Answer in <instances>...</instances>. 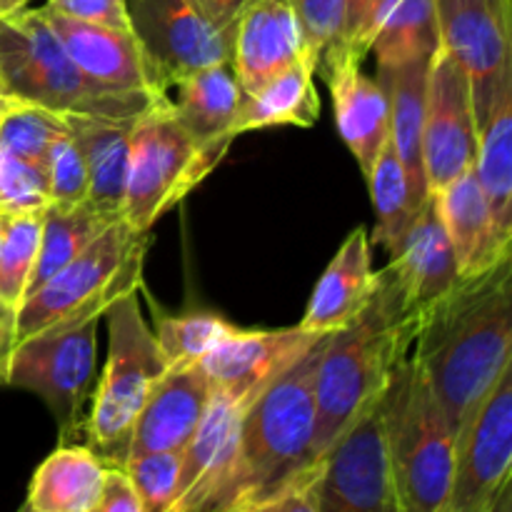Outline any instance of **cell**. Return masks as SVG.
Returning <instances> with one entry per match:
<instances>
[{
    "label": "cell",
    "mask_w": 512,
    "mask_h": 512,
    "mask_svg": "<svg viewBox=\"0 0 512 512\" xmlns=\"http://www.w3.org/2000/svg\"><path fill=\"white\" fill-rule=\"evenodd\" d=\"M290 5L298 15L305 43L318 65V60L338 45L340 30H343L345 0H290Z\"/></svg>",
    "instance_id": "39"
},
{
    "label": "cell",
    "mask_w": 512,
    "mask_h": 512,
    "mask_svg": "<svg viewBox=\"0 0 512 512\" xmlns=\"http://www.w3.org/2000/svg\"><path fill=\"white\" fill-rule=\"evenodd\" d=\"M88 512H145L123 468H105L103 488Z\"/></svg>",
    "instance_id": "42"
},
{
    "label": "cell",
    "mask_w": 512,
    "mask_h": 512,
    "mask_svg": "<svg viewBox=\"0 0 512 512\" xmlns=\"http://www.w3.org/2000/svg\"><path fill=\"white\" fill-rule=\"evenodd\" d=\"M390 268L398 275L408 305L418 313L443 298L460 280L453 245L440 220L435 195H428L420 205L398 253L390 258Z\"/></svg>",
    "instance_id": "22"
},
{
    "label": "cell",
    "mask_w": 512,
    "mask_h": 512,
    "mask_svg": "<svg viewBox=\"0 0 512 512\" xmlns=\"http://www.w3.org/2000/svg\"><path fill=\"white\" fill-rule=\"evenodd\" d=\"M43 13L63 43L68 58L93 83L113 90H145V93L160 95L153 73L143 58V50L130 30L80 23V20L63 18L48 10Z\"/></svg>",
    "instance_id": "18"
},
{
    "label": "cell",
    "mask_w": 512,
    "mask_h": 512,
    "mask_svg": "<svg viewBox=\"0 0 512 512\" xmlns=\"http://www.w3.org/2000/svg\"><path fill=\"white\" fill-rule=\"evenodd\" d=\"M320 465V463H318ZM318 465L308 475L298 478L270 498L258 503L240 505L228 512H318V493H315V480H318Z\"/></svg>",
    "instance_id": "41"
},
{
    "label": "cell",
    "mask_w": 512,
    "mask_h": 512,
    "mask_svg": "<svg viewBox=\"0 0 512 512\" xmlns=\"http://www.w3.org/2000/svg\"><path fill=\"white\" fill-rule=\"evenodd\" d=\"M315 493L318 512H403L378 403L365 410L320 460Z\"/></svg>",
    "instance_id": "11"
},
{
    "label": "cell",
    "mask_w": 512,
    "mask_h": 512,
    "mask_svg": "<svg viewBox=\"0 0 512 512\" xmlns=\"http://www.w3.org/2000/svg\"><path fill=\"white\" fill-rule=\"evenodd\" d=\"M473 170L495 225L512 240V73L505 75L485 113L478 118V153Z\"/></svg>",
    "instance_id": "26"
},
{
    "label": "cell",
    "mask_w": 512,
    "mask_h": 512,
    "mask_svg": "<svg viewBox=\"0 0 512 512\" xmlns=\"http://www.w3.org/2000/svg\"><path fill=\"white\" fill-rule=\"evenodd\" d=\"M335 103V123L343 143L368 178L390 138L388 98L375 75L363 73L360 63H343L323 75Z\"/></svg>",
    "instance_id": "23"
},
{
    "label": "cell",
    "mask_w": 512,
    "mask_h": 512,
    "mask_svg": "<svg viewBox=\"0 0 512 512\" xmlns=\"http://www.w3.org/2000/svg\"><path fill=\"white\" fill-rule=\"evenodd\" d=\"M410 358L420 365L455 440L512 368V258L460 278L420 313Z\"/></svg>",
    "instance_id": "1"
},
{
    "label": "cell",
    "mask_w": 512,
    "mask_h": 512,
    "mask_svg": "<svg viewBox=\"0 0 512 512\" xmlns=\"http://www.w3.org/2000/svg\"><path fill=\"white\" fill-rule=\"evenodd\" d=\"M478 153L470 78L448 53L430 60L423 118V170L428 193H438L455 178L473 170Z\"/></svg>",
    "instance_id": "13"
},
{
    "label": "cell",
    "mask_w": 512,
    "mask_h": 512,
    "mask_svg": "<svg viewBox=\"0 0 512 512\" xmlns=\"http://www.w3.org/2000/svg\"><path fill=\"white\" fill-rule=\"evenodd\" d=\"M440 50L435 0H390L375 28L370 53L378 68L430 60Z\"/></svg>",
    "instance_id": "29"
},
{
    "label": "cell",
    "mask_w": 512,
    "mask_h": 512,
    "mask_svg": "<svg viewBox=\"0 0 512 512\" xmlns=\"http://www.w3.org/2000/svg\"><path fill=\"white\" fill-rule=\"evenodd\" d=\"M43 10L63 18L115 30H130L125 0H45Z\"/></svg>",
    "instance_id": "40"
},
{
    "label": "cell",
    "mask_w": 512,
    "mask_h": 512,
    "mask_svg": "<svg viewBox=\"0 0 512 512\" xmlns=\"http://www.w3.org/2000/svg\"><path fill=\"white\" fill-rule=\"evenodd\" d=\"M488 512H512V480H508V483L500 488L498 498L493 500Z\"/></svg>",
    "instance_id": "44"
},
{
    "label": "cell",
    "mask_w": 512,
    "mask_h": 512,
    "mask_svg": "<svg viewBox=\"0 0 512 512\" xmlns=\"http://www.w3.org/2000/svg\"><path fill=\"white\" fill-rule=\"evenodd\" d=\"M125 13L160 95L173 80L233 58V33L218 28L198 0H125Z\"/></svg>",
    "instance_id": "10"
},
{
    "label": "cell",
    "mask_w": 512,
    "mask_h": 512,
    "mask_svg": "<svg viewBox=\"0 0 512 512\" xmlns=\"http://www.w3.org/2000/svg\"><path fill=\"white\" fill-rule=\"evenodd\" d=\"M440 50L468 73L475 120L512 73L510 0H435Z\"/></svg>",
    "instance_id": "14"
},
{
    "label": "cell",
    "mask_w": 512,
    "mask_h": 512,
    "mask_svg": "<svg viewBox=\"0 0 512 512\" xmlns=\"http://www.w3.org/2000/svg\"><path fill=\"white\" fill-rule=\"evenodd\" d=\"M235 330L238 325L213 313L165 315L155 325V340L168 368H183V365L200 363Z\"/></svg>",
    "instance_id": "33"
},
{
    "label": "cell",
    "mask_w": 512,
    "mask_h": 512,
    "mask_svg": "<svg viewBox=\"0 0 512 512\" xmlns=\"http://www.w3.org/2000/svg\"><path fill=\"white\" fill-rule=\"evenodd\" d=\"M512 368L475 408L455 440V468L445 512H488L512 480Z\"/></svg>",
    "instance_id": "12"
},
{
    "label": "cell",
    "mask_w": 512,
    "mask_h": 512,
    "mask_svg": "<svg viewBox=\"0 0 512 512\" xmlns=\"http://www.w3.org/2000/svg\"><path fill=\"white\" fill-rule=\"evenodd\" d=\"M210 393L213 385L200 363L168 368L140 410L130 440V455L165 450L183 453L208 408Z\"/></svg>",
    "instance_id": "16"
},
{
    "label": "cell",
    "mask_w": 512,
    "mask_h": 512,
    "mask_svg": "<svg viewBox=\"0 0 512 512\" xmlns=\"http://www.w3.org/2000/svg\"><path fill=\"white\" fill-rule=\"evenodd\" d=\"M435 195L440 220L453 245L460 278H475L512 258V240L495 225L475 170H468Z\"/></svg>",
    "instance_id": "19"
},
{
    "label": "cell",
    "mask_w": 512,
    "mask_h": 512,
    "mask_svg": "<svg viewBox=\"0 0 512 512\" xmlns=\"http://www.w3.org/2000/svg\"><path fill=\"white\" fill-rule=\"evenodd\" d=\"M330 335H320L253 400L240 425L228 473L203 512L258 503L318 465L313 460L315 370Z\"/></svg>",
    "instance_id": "3"
},
{
    "label": "cell",
    "mask_w": 512,
    "mask_h": 512,
    "mask_svg": "<svg viewBox=\"0 0 512 512\" xmlns=\"http://www.w3.org/2000/svg\"><path fill=\"white\" fill-rule=\"evenodd\" d=\"M3 103H5V95H0V108H3Z\"/></svg>",
    "instance_id": "49"
},
{
    "label": "cell",
    "mask_w": 512,
    "mask_h": 512,
    "mask_svg": "<svg viewBox=\"0 0 512 512\" xmlns=\"http://www.w3.org/2000/svg\"><path fill=\"white\" fill-rule=\"evenodd\" d=\"M63 118L88 170L85 203L110 220L123 218L130 130L135 120H108L90 118V115H63Z\"/></svg>",
    "instance_id": "24"
},
{
    "label": "cell",
    "mask_w": 512,
    "mask_h": 512,
    "mask_svg": "<svg viewBox=\"0 0 512 512\" xmlns=\"http://www.w3.org/2000/svg\"><path fill=\"white\" fill-rule=\"evenodd\" d=\"M163 100L198 148L228 150L243 90L233 63H218L173 80Z\"/></svg>",
    "instance_id": "20"
},
{
    "label": "cell",
    "mask_w": 512,
    "mask_h": 512,
    "mask_svg": "<svg viewBox=\"0 0 512 512\" xmlns=\"http://www.w3.org/2000/svg\"><path fill=\"white\" fill-rule=\"evenodd\" d=\"M3 360H5V355H3V350H0V368H3Z\"/></svg>",
    "instance_id": "48"
},
{
    "label": "cell",
    "mask_w": 512,
    "mask_h": 512,
    "mask_svg": "<svg viewBox=\"0 0 512 512\" xmlns=\"http://www.w3.org/2000/svg\"><path fill=\"white\" fill-rule=\"evenodd\" d=\"M418 323L420 313L408 305L388 263L375 273L368 305L353 323L330 335L320 353L315 370V463L378 403L390 375L413 350Z\"/></svg>",
    "instance_id": "2"
},
{
    "label": "cell",
    "mask_w": 512,
    "mask_h": 512,
    "mask_svg": "<svg viewBox=\"0 0 512 512\" xmlns=\"http://www.w3.org/2000/svg\"><path fill=\"white\" fill-rule=\"evenodd\" d=\"M315 60L303 58L260 85L255 93L243 95L233 123V135L248 130L298 125L313 128L320 118V95L315 90Z\"/></svg>",
    "instance_id": "27"
},
{
    "label": "cell",
    "mask_w": 512,
    "mask_h": 512,
    "mask_svg": "<svg viewBox=\"0 0 512 512\" xmlns=\"http://www.w3.org/2000/svg\"><path fill=\"white\" fill-rule=\"evenodd\" d=\"M113 223L115 220L105 218L103 213L90 208L88 203L75 205V208L48 205L43 213L38 258H35L28 295H33L45 280L53 278V275L58 273L63 265H68L75 255L83 253V250ZM28 295H25V298H28Z\"/></svg>",
    "instance_id": "30"
},
{
    "label": "cell",
    "mask_w": 512,
    "mask_h": 512,
    "mask_svg": "<svg viewBox=\"0 0 512 512\" xmlns=\"http://www.w3.org/2000/svg\"><path fill=\"white\" fill-rule=\"evenodd\" d=\"M45 210L3 215V238H0V305L18 310L28 295L38 258L40 228Z\"/></svg>",
    "instance_id": "32"
},
{
    "label": "cell",
    "mask_w": 512,
    "mask_h": 512,
    "mask_svg": "<svg viewBox=\"0 0 512 512\" xmlns=\"http://www.w3.org/2000/svg\"><path fill=\"white\" fill-rule=\"evenodd\" d=\"M443 512H445V510H443Z\"/></svg>",
    "instance_id": "50"
},
{
    "label": "cell",
    "mask_w": 512,
    "mask_h": 512,
    "mask_svg": "<svg viewBox=\"0 0 512 512\" xmlns=\"http://www.w3.org/2000/svg\"><path fill=\"white\" fill-rule=\"evenodd\" d=\"M373 288V245H370L368 228L360 225L345 238L325 273L320 275L300 328L318 335L338 333L358 318L360 310L368 305Z\"/></svg>",
    "instance_id": "21"
},
{
    "label": "cell",
    "mask_w": 512,
    "mask_h": 512,
    "mask_svg": "<svg viewBox=\"0 0 512 512\" xmlns=\"http://www.w3.org/2000/svg\"><path fill=\"white\" fill-rule=\"evenodd\" d=\"M0 95L58 115L138 120L163 95L93 83L65 53L40 8L0 15Z\"/></svg>",
    "instance_id": "4"
},
{
    "label": "cell",
    "mask_w": 512,
    "mask_h": 512,
    "mask_svg": "<svg viewBox=\"0 0 512 512\" xmlns=\"http://www.w3.org/2000/svg\"><path fill=\"white\" fill-rule=\"evenodd\" d=\"M50 205L45 168L0 150V215L45 210Z\"/></svg>",
    "instance_id": "38"
},
{
    "label": "cell",
    "mask_w": 512,
    "mask_h": 512,
    "mask_svg": "<svg viewBox=\"0 0 512 512\" xmlns=\"http://www.w3.org/2000/svg\"><path fill=\"white\" fill-rule=\"evenodd\" d=\"M98 315L68 320L18 340L0 368V383L38 395L60 430V445L83 443L98 383Z\"/></svg>",
    "instance_id": "8"
},
{
    "label": "cell",
    "mask_w": 512,
    "mask_h": 512,
    "mask_svg": "<svg viewBox=\"0 0 512 512\" xmlns=\"http://www.w3.org/2000/svg\"><path fill=\"white\" fill-rule=\"evenodd\" d=\"M150 235L123 218L105 228L88 248L45 280L15 310L13 343L68 320L103 318L105 310L143 283V260Z\"/></svg>",
    "instance_id": "7"
},
{
    "label": "cell",
    "mask_w": 512,
    "mask_h": 512,
    "mask_svg": "<svg viewBox=\"0 0 512 512\" xmlns=\"http://www.w3.org/2000/svg\"><path fill=\"white\" fill-rule=\"evenodd\" d=\"M0 238H3V215H0Z\"/></svg>",
    "instance_id": "47"
},
{
    "label": "cell",
    "mask_w": 512,
    "mask_h": 512,
    "mask_svg": "<svg viewBox=\"0 0 512 512\" xmlns=\"http://www.w3.org/2000/svg\"><path fill=\"white\" fill-rule=\"evenodd\" d=\"M180 468H183L180 450L130 455L123 465L145 512H175Z\"/></svg>",
    "instance_id": "35"
},
{
    "label": "cell",
    "mask_w": 512,
    "mask_h": 512,
    "mask_svg": "<svg viewBox=\"0 0 512 512\" xmlns=\"http://www.w3.org/2000/svg\"><path fill=\"white\" fill-rule=\"evenodd\" d=\"M433 60V58H430ZM430 60L378 68V83L388 98L390 143L408 175L415 203L423 205L428 198L423 170V118H425V88H428Z\"/></svg>",
    "instance_id": "25"
},
{
    "label": "cell",
    "mask_w": 512,
    "mask_h": 512,
    "mask_svg": "<svg viewBox=\"0 0 512 512\" xmlns=\"http://www.w3.org/2000/svg\"><path fill=\"white\" fill-rule=\"evenodd\" d=\"M18 512H33V510H30V508H28V505H25V503H23V505H20V510H18Z\"/></svg>",
    "instance_id": "46"
},
{
    "label": "cell",
    "mask_w": 512,
    "mask_h": 512,
    "mask_svg": "<svg viewBox=\"0 0 512 512\" xmlns=\"http://www.w3.org/2000/svg\"><path fill=\"white\" fill-rule=\"evenodd\" d=\"M378 410L400 508L443 512L453 483L455 435L410 355L390 375Z\"/></svg>",
    "instance_id": "5"
},
{
    "label": "cell",
    "mask_w": 512,
    "mask_h": 512,
    "mask_svg": "<svg viewBox=\"0 0 512 512\" xmlns=\"http://www.w3.org/2000/svg\"><path fill=\"white\" fill-rule=\"evenodd\" d=\"M30 0H0V15H13L18 10L28 8Z\"/></svg>",
    "instance_id": "45"
},
{
    "label": "cell",
    "mask_w": 512,
    "mask_h": 512,
    "mask_svg": "<svg viewBox=\"0 0 512 512\" xmlns=\"http://www.w3.org/2000/svg\"><path fill=\"white\" fill-rule=\"evenodd\" d=\"M105 315L110 333L108 363L95 383L83 445L103 460L105 468H123L140 410L155 383L168 373V363L140 310L138 290L115 300Z\"/></svg>",
    "instance_id": "6"
},
{
    "label": "cell",
    "mask_w": 512,
    "mask_h": 512,
    "mask_svg": "<svg viewBox=\"0 0 512 512\" xmlns=\"http://www.w3.org/2000/svg\"><path fill=\"white\" fill-rule=\"evenodd\" d=\"M370 198L375 208V228L370 235V245H383L393 258L408 233L410 223L418 215L420 205L415 203L413 190H410L408 175L403 163L395 155L390 138L385 140L378 160L368 175Z\"/></svg>",
    "instance_id": "31"
},
{
    "label": "cell",
    "mask_w": 512,
    "mask_h": 512,
    "mask_svg": "<svg viewBox=\"0 0 512 512\" xmlns=\"http://www.w3.org/2000/svg\"><path fill=\"white\" fill-rule=\"evenodd\" d=\"M225 150L198 148L173 118L165 100L140 115L130 130L123 220L138 233L180 203L223 160Z\"/></svg>",
    "instance_id": "9"
},
{
    "label": "cell",
    "mask_w": 512,
    "mask_h": 512,
    "mask_svg": "<svg viewBox=\"0 0 512 512\" xmlns=\"http://www.w3.org/2000/svg\"><path fill=\"white\" fill-rule=\"evenodd\" d=\"M390 0H345L343 8V30L335 48H330L315 65V73L325 75L330 68L343 63L363 65L365 55H370V43H373L375 28L388 8Z\"/></svg>",
    "instance_id": "36"
},
{
    "label": "cell",
    "mask_w": 512,
    "mask_h": 512,
    "mask_svg": "<svg viewBox=\"0 0 512 512\" xmlns=\"http://www.w3.org/2000/svg\"><path fill=\"white\" fill-rule=\"evenodd\" d=\"M65 118L38 105L5 98L0 108V150L43 168L50 143L65 133Z\"/></svg>",
    "instance_id": "34"
},
{
    "label": "cell",
    "mask_w": 512,
    "mask_h": 512,
    "mask_svg": "<svg viewBox=\"0 0 512 512\" xmlns=\"http://www.w3.org/2000/svg\"><path fill=\"white\" fill-rule=\"evenodd\" d=\"M105 463L83 443L55 448L28 485V505L33 512H88L103 488Z\"/></svg>",
    "instance_id": "28"
},
{
    "label": "cell",
    "mask_w": 512,
    "mask_h": 512,
    "mask_svg": "<svg viewBox=\"0 0 512 512\" xmlns=\"http://www.w3.org/2000/svg\"><path fill=\"white\" fill-rule=\"evenodd\" d=\"M43 168L45 178H48L50 205L75 208L88 200V170H85L83 155L68 130L50 143Z\"/></svg>",
    "instance_id": "37"
},
{
    "label": "cell",
    "mask_w": 512,
    "mask_h": 512,
    "mask_svg": "<svg viewBox=\"0 0 512 512\" xmlns=\"http://www.w3.org/2000/svg\"><path fill=\"white\" fill-rule=\"evenodd\" d=\"M300 325L278 330L238 328L200 360L213 388L263 390L318 340Z\"/></svg>",
    "instance_id": "17"
},
{
    "label": "cell",
    "mask_w": 512,
    "mask_h": 512,
    "mask_svg": "<svg viewBox=\"0 0 512 512\" xmlns=\"http://www.w3.org/2000/svg\"><path fill=\"white\" fill-rule=\"evenodd\" d=\"M253 3L255 0H198V5L205 10V15H208L218 28L230 30V33H235V23H238L240 15L245 13V8H250Z\"/></svg>",
    "instance_id": "43"
},
{
    "label": "cell",
    "mask_w": 512,
    "mask_h": 512,
    "mask_svg": "<svg viewBox=\"0 0 512 512\" xmlns=\"http://www.w3.org/2000/svg\"><path fill=\"white\" fill-rule=\"evenodd\" d=\"M313 58L290 0H255L235 23L233 63L243 95L255 93L273 75Z\"/></svg>",
    "instance_id": "15"
}]
</instances>
